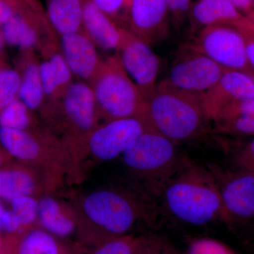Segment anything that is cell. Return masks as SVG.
<instances>
[{
	"instance_id": "obj_1",
	"label": "cell",
	"mask_w": 254,
	"mask_h": 254,
	"mask_svg": "<svg viewBox=\"0 0 254 254\" xmlns=\"http://www.w3.org/2000/svg\"><path fill=\"white\" fill-rule=\"evenodd\" d=\"M69 200L83 218L91 250L110 239L132 235L158 216L156 200L131 181L100 187Z\"/></svg>"
},
{
	"instance_id": "obj_2",
	"label": "cell",
	"mask_w": 254,
	"mask_h": 254,
	"mask_svg": "<svg viewBox=\"0 0 254 254\" xmlns=\"http://www.w3.org/2000/svg\"><path fill=\"white\" fill-rule=\"evenodd\" d=\"M38 115L63 141L71 158L73 182H78L88 158L90 138L103 123L91 86L84 81H73L61 99L46 103Z\"/></svg>"
},
{
	"instance_id": "obj_3",
	"label": "cell",
	"mask_w": 254,
	"mask_h": 254,
	"mask_svg": "<svg viewBox=\"0 0 254 254\" xmlns=\"http://www.w3.org/2000/svg\"><path fill=\"white\" fill-rule=\"evenodd\" d=\"M159 199L174 218L202 226L225 220L221 198L209 169L186 160L168 182Z\"/></svg>"
},
{
	"instance_id": "obj_4",
	"label": "cell",
	"mask_w": 254,
	"mask_h": 254,
	"mask_svg": "<svg viewBox=\"0 0 254 254\" xmlns=\"http://www.w3.org/2000/svg\"><path fill=\"white\" fill-rule=\"evenodd\" d=\"M141 120L151 129L178 143L198 136L208 119L201 94L175 89L161 82L145 100Z\"/></svg>"
},
{
	"instance_id": "obj_5",
	"label": "cell",
	"mask_w": 254,
	"mask_h": 254,
	"mask_svg": "<svg viewBox=\"0 0 254 254\" xmlns=\"http://www.w3.org/2000/svg\"><path fill=\"white\" fill-rule=\"evenodd\" d=\"M177 145L148 128L122 155L130 181L155 200L187 160L180 154Z\"/></svg>"
},
{
	"instance_id": "obj_6",
	"label": "cell",
	"mask_w": 254,
	"mask_h": 254,
	"mask_svg": "<svg viewBox=\"0 0 254 254\" xmlns=\"http://www.w3.org/2000/svg\"><path fill=\"white\" fill-rule=\"evenodd\" d=\"M0 145L14 160L41 170L60 187L64 182L73 183L67 150L44 124L30 130L0 127Z\"/></svg>"
},
{
	"instance_id": "obj_7",
	"label": "cell",
	"mask_w": 254,
	"mask_h": 254,
	"mask_svg": "<svg viewBox=\"0 0 254 254\" xmlns=\"http://www.w3.org/2000/svg\"><path fill=\"white\" fill-rule=\"evenodd\" d=\"M89 85L102 123L130 118L141 120L145 100L124 68L118 53L103 60Z\"/></svg>"
},
{
	"instance_id": "obj_8",
	"label": "cell",
	"mask_w": 254,
	"mask_h": 254,
	"mask_svg": "<svg viewBox=\"0 0 254 254\" xmlns=\"http://www.w3.org/2000/svg\"><path fill=\"white\" fill-rule=\"evenodd\" d=\"M193 48L227 69L243 71L254 78L245 38L232 26L218 25L202 28Z\"/></svg>"
},
{
	"instance_id": "obj_9",
	"label": "cell",
	"mask_w": 254,
	"mask_h": 254,
	"mask_svg": "<svg viewBox=\"0 0 254 254\" xmlns=\"http://www.w3.org/2000/svg\"><path fill=\"white\" fill-rule=\"evenodd\" d=\"M38 226L62 240L75 242L88 251L84 221L70 200L54 193L38 197Z\"/></svg>"
},
{
	"instance_id": "obj_10",
	"label": "cell",
	"mask_w": 254,
	"mask_h": 254,
	"mask_svg": "<svg viewBox=\"0 0 254 254\" xmlns=\"http://www.w3.org/2000/svg\"><path fill=\"white\" fill-rule=\"evenodd\" d=\"M150 46L128 30L120 29L118 54L145 100L150 98L158 85L159 60Z\"/></svg>"
},
{
	"instance_id": "obj_11",
	"label": "cell",
	"mask_w": 254,
	"mask_h": 254,
	"mask_svg": "<svg viewBox=\"0 0 254 254\" xmlns=\"http://www.w3.org/2000/svg\"><path fill=\"white\" fill-rule=\"evenodd\" d=\"M226 70L192 48L174 63L168 78L162 82L175 89L203 94L218 83Z\"/></svg>"
},
{
	"instance_id": "obj_12",
	"label": "cell",
	"mask_w": 254,
	"mask_h": 254,
	"mask_svg": "<svg viewBox=\"0 0 254 254\" xmlns=\"http://www.w3.org/2000/svg\"><path fill=\"white\" fill-rule=\"evenodd\" d=\"M149 127L137 118L119 119L102 123L88 142V158L100 162L115 160Z\"/></svg>"
},
{
	"instance_id": "obj_13",
	"label": "cell",
	"mask_w": 254,
	"mask_h": 254,
	"mask_svg": "<svg viewBox=\"0 0 254 254\" xmlns=\"http://www.w3.org/2000/svg\"><path fill=\"white\" fill-rule=\"evenodd\" d=\"M208 169L218 186L225 220L254 218V173H225L216 165Z\"/></svg>"
},
{
	"instance_id": "obj_14",
	"label": "cell",
	"mask_w": 254,
	"mask_h": 254,
	"mask_svg": "<svg viewBox=\"0 0 254 254\" xmlns=\"http://www.w3.org/2000/svg\"><path fill=\"white\" fill-rule=\"evenodd\" d=\"M59 188L41 170L16 160L0 168V200L10 202L23 195L40 197L54 193Z\"/></svg>"
},
{
	"instance_id": "obj_15",
	"label": "cell",
	"mask_w": 254,
	"mask_h": 254,
	"mask_svg": "<svg viewBox=\"0 0 254 254\" xmlns=\"http://www.w3.org/2000/svg\"><path fill=\"white\" fill-rule=\"evenodd\" d=\"M169 14L165 0H131L125 29L151 46L168 36Z\"/></svg>"
},
{
	"instance_id": "obj_16",
	"label": "cell",
	"mask_w": 254,
	"mask_h": 254,
	"mask_svg": "<svg viewBox=\"0 0 254 254\" xmlns=\"http://www.w3.org/2000/svg\"><path fill=\"white\" fill-rule=\"evenodd\" d=\"M201 100L205 116L212 121L227 105L254 100V78L243 71L227 69L215 86L201 94Z\"/></svg>"
},
{
	"instance_id": "obj_17",
	"label": "cell",
	"mask_w": 254,
	"mask_h": 254,
	"mask_svg": "<svg viewBox=\"0 0 254 254\" xmlns=\"http://www.w3.org/2000/svg\"><path fill=\"white\" fill-rule=\"evenodd\" d=\"M7 238L6 254H86L88 252L83 246L62 240L39 226L7 235Z\"/></svg>"
},
{
	"instance_id": "obj_18",
	"label": "cell",
	"mask_w": 254,
	"mask_h": 254,
	"mask_svg": "<svg viewBox=\"0 0 254 254\" xmlns=\"http://www.w3.org/2000/svg\"><path fill=\"white\" fill-rule=\"evenodd\" d=\"M60 52L73 74L90 84L103 62L96 46L84 32L60 36Z\"/></svg>"
},
{
	"instance_id": "obj_19",
	"label": "cell",
	"mask_w": 254,
	"mask_h": 254,
	"mask_svg": "<svg viewBox=\"0 0 254 254\" xmlns=\"http://www.w3.org/2000/svg\"><path fill=\"white\" fill-rule=\"evenodd\" d=\"M83 31L95 46L106 50L118 49L120 29L91 1L83 0Z\"/></svg>"
},
{
	"instance_id": "obj_20",
	"label": "cell",
	"mask_w": 254,
	"mask_h": 254,
	"mask_svg": "<svg viewBox=\"0 0 254 254\" xmlns=\"http://www.w3.org/2000/svg\"><path fill=\"white\" fill-rule=\"evenodd\" d=\"M23 60L21 65V83L18 98L28 108L41 113L46 103L41 75V62L34 50H22Z\"/></svg>"
},
{
	"instance_id": "obj_21",
	"label": "cell",
	"mask_w": 254,
	"mask_h": 254,
	"mask_svg": "<svg viewBox=\"0 0 254 254\" xmlns=\"http://www.w3.org/2000/svg\"><path fill=\"white\" fill-rule=\"evenodd\" d=\"M43 58L41 62V75L46 103H56L63 98L73 83V74L60 50Z\"/></svg>"
},
{
	"instance_id": "obj_22",
	"label": "cell",
	"mask_w": 254,
	"mask_h": 254,
	"mask_svg": "<svg viewBox=\"0 0 254 254\" xmlns=\"http://www.w3.org/2000/svg\"><path fill=\"white\" fill-rule=\"evenodd\" d=\"M189 16L203 28L218 25L233 26L245 16L227 0H198L192 4Z\"/></svg>"
},
{
	"instance_id": "obj_23",
	"label": "cell",
	"mask_w": 254,
	"mask_h": 254,
	"mask_svg": "<svg viewBox=\"0 0 254 254\" xmlns=\"http://www.w3.org/2000/svg\"><path fill=\"white\" fill-rule=\"evenodd\" d=\"M46 15L58 36L83 31V0H46Z\"/></svg>"
},
{
	"instance_id": "obj_24",
	"label": "cell",
	"mask_w": 254,
	"mask_h": 254,
	"mask_svg": "<svg viewBox=\"0 0 254 254\" xmlns=\"http://www.w3.org/2000/svg\"><path fill=\"white\" fill-rule=\"evenodd\" d=\"M212 122L220 131L254 135V100L227 105Z\"/></svg>"
},
{
	"instance_id": "obj_25",
	"label": "cell",
	"mask_w": 254,
	"mask_h": 254,
	"mask_svg": "<svg viewBox=\"0 0 254 254\" xmlns=\"http://www.w3.org/2000/svg\"><path fill=\"white\" fill-rule=\"evenodd\" d=\"M43 125L39 115L16 98L0 113V127L16 130H30Z\"/></svg>"
},
{
	"instance_id": "obj_26",
	"label": "cell",
	"mask_w": 254,
	"mask_h": 254,
	"mask_svg": "<svg viewBox=\"0 0 254 254\" xmlns=\"http://www.w3.org/2000/svg\"><path fill=\"white\" fill-rule=\"evenodd\" d=\"M9 203L10 210L18 220L22 232L38 226V197L23 195Z\"/></svg>"
},
{
	"instance_id": "obj_27",
	"label": "cell",
	"mask_w": 254,
	"mask_h": 254,
	"mask_svg": "<svg viewBox=\"0 0 254 254\" xmlns=\"http://www.w3.org/2000/svg\"><path fill=\"white\" fill-rule=\"evenodd\" d=\"M141 238L134 234L115 237L102 242L86 254H137Z\"/></svg>"
},
{
	"instance_id": "obj_28",
	"label": "cell",
	"mask_w": 254,
	"mask_h": 254,
	"mask_svg": "<svg viewBox=\"0 0 254 254\" xmlns=\"http://www.w3.org/2000/svg\"><path fill=\"white\" fill-rule=\"evenodd\" d=\"M21 76L17 70L4 68L0 74V113L18 98Z\"/></svg>"
},
{
	"instance_id": "obj_29",
	"label": "cell",
	"mask_w": 254,
	"mask_h": 254,
	"mask_svg": "<svg viewBox=\"0 0 254 254\" xmlns=\"http://www.w3.org/2000/svg\"><path fill=\"white\" fill-rule=\"evenodd\" d=\"M120 28H126L131 0H91Z\"/></svg>"
},
{
	"instance_id": "obj_30",
	"label": "cell",
	"mask_w": 254,
	"mask_h": 254,
	"mask_svg": "<svg viewBox=\"0 0 254 254\" xmlns=\"http://www.w3.org/2000/svg\"><path fill=\"white\" fill-rule=\"evenodd\" d=\"M183 254H236L225 244L215 239L197 238L189 244Z\"/></svg>"
},
{
	"instance_id": "obj_31",
	"label": "cell",
	"mask_w": 254,
	"mask_h": 254,
	"mask_svg": "<svg viewBox=\"0 0 254 254\" xmlns=\"http://www.w3.org/2000/svg\"><path fill=\"white\" fill-rule=\"evenodd\" d=\"M137 254H180L173 245L155 235L141 236Z\"/></svg>"
},
{
	"instance_id": "obj_32",
	"label": "cell",
	"mask_w": 254,
	"mask_h": 254,
	"mask_svg": "<svg viewBox=\"0 0 254 254\" xmlns=\"http://www.w3.org/2000/svg\"><path fill=\"white\" fill-rule=\"evenodd\" d=\"M232 27L238 30L245 38L249 62L254 69V23L245 16Z\"/></svg>"
},
{
	"instance_id": "obj_33",
	"label": "cell",
	"mask_w": 254,
	"mask_h": 254,
	"mask_svg": "<svg viewBox=\"0 0 254 254\" xmlns=\"http://www.w3.org/2000/svg\"><path fill=\"white\" fill-rule=\"evenodd\" d=\"M174 23L180 26L186 16L190 15L191 0H165Z\"/></svg>"
},
{
	"instance_id": "obj_34",
	"label": "cell",
	"mask_w": 254,
	"mask_h": 254,
	"mask_svg": "<svg viewBox=\"0 0 254 254\" xmlns=\"http://www.w3.org/2000/svg\"><path fill=\"white\" fill-rule=\"evenodd\" d=\"M17 3L11 0H0V26L7 22L17 12Z\"/></svg>"
},
{
	"instance_id": "obj_35",
	"label": "cell",
	"mask_w": 254,
	"mask_h": 254,
	"mask_svg": "<svg viewBox=\"0 0 254 254\" xmlns=\"http://www.w3.org/2000/svg\"><path fill=\"white\" fill-rule=\"evenodd\" d=\"M239 161L244 170L254 163V138L242 152Z\"/></svg>"
},
{
	"instance_id": "obj_36",
	"label": "cell",
	"mask_w": 254,
	"mask_h": 254,
	"mask_svg": "<svg viewBox=\"0 0 254 254\" xmlns=\"http://www.w3.org/2000/svg\"><path fill=\"white\" fill-rule=\"evenodd\" d=\"M242 14L247 16L253 11L254 0H227Z\"/></svg>"
},
{
	"instance_id": "obj_37",
	"label": "cell",
	"mask_w": 254,
	"mask_h": 254,
	"mask_svg": "<svg viewBox=\"0 0 254 254\" xmlns=\"http://www.w3.org/2000/svg\"><path fill=\"white\" fill-rule=\"evenodd\" d=\"M14 159L0 145V168L14 161Z\"/></svg>"
},
{
	"instance_id": "obj_38",
	"label": "cell",
	"mask_w": 254,
	"mask_h": 254,
	"mask_svg": "<svg viewBox=\"0 0 254 254\" xmlns=\"http://www.w3.org/2000/svg\"><path fill=\"white\" fill-rule=\"evenodd\" d=\"M7 243V235L0 234V254H6Z\"/></svg>"
},
{
	"instance_id": "obj_39",
	"label": "cell",
	"mask_w": 254,
	"mask_h": 254,
	"mask_svg": "<svg viewBox=\"0 0 254 254\" xmlns=\"http://www.w3.org/2000/svg\"><path fill=\"white\" fill-rule=\"evenodd\" d=\"M6 210L4 205L0 202V234H3V216Z\"/></svg>"
},
{
	"instance_id": "obj_40",
	"label": "cell",
	"mask_w": 254,
	"mask_h": 254,
	"mask_svg": "<svg viewBox=\"0 0 254 254\" xmlns=\"http://www.w3.org/2000/svg\"><path fill=\"white\" fill-rule=\"evenodd\" d=\"M4 40L3 38L2 35H1V32H0V53L2 51L3 48H4Z\"/></svg>"
},
{
	"instance_id": "obj_41",
	"label": "cell",
	"mask_w": 254,
	"mask_h": 254,
	"mask_svg": "<svg viewBox=\"0 0 254 254\" xmlns=\"http://www.w3.org/2000/svg\"><path fill=\"white\" fill-rule=\"evenodd\" d=\"M247 17L250 18L251 21H253V22L254 23V6L253 11H252V13H251L250 15H248V16H247Z\"/></svg>"
},
{
	"instance_id": "obj_42",
	"label": "cell",
	"mask_w": 254,
	"mask_h": 254,
	"mask_svg": "<svg viewBox=\"0 0 254 254\" xmlns=\"http://www.w3.org/2000/svg\"><path fill=\"white\" fill-rule=\"evenodd\" d=\"M4 68H2V66H1V64H0V74H1V71H2L3 70H4Z\"/></svg>"
}]
</instances>
